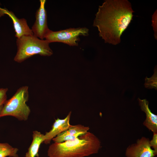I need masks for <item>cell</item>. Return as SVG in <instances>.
I'll return each instance as SVG.
<instances>
[{
  "instance_id": "6da1fadb",
  "label": "cell",
  "mask_w": 157,
  "mask_h": 157,
  "mask_svg": "<svg viewBox=\"0 0 157 157\" xmlns=\"http://www.w3.org/2000/svg\"><path fill=\"white\" fill-rule=\"evenodd\" d=\"M130 2L127 0H106L99 6L93 26L106 43L114 45L121 42L120 37L133 16Z\"/></svg>"
},
{
  "instance_id": "7a4b0ae2",
  "label": "cell",
  "mask_w": 157,
  "mask_h": 157,
  "mask_svg": "<svg viewBox=\"0 0 157 157\" xmlns=\"http://www.w3.org/2000/svg\"><path fill=\"white\" fill-rule=\"evenodd\" d=\"M101 147L98 138L88 132L75 139L52 144L47 154L49 157H84L97 153Z\"/></svg>"
},
{
  "instance_id": "3957f363",
  "label": "cell",
  "mask_w": 157,
  "mask_h": 157,
  "mask_svg": "<svg viewBox=\"0 0 157 157\" xmlns=\"http://www.w3.org/2000/svg\"><path fill=\"white\" fill-rule=\"evenodd\" d=\"M49 43L47 40L40 39L34 35H24L17 38V51L14 60L21 63L35 55L51 56L53 51Z\"/></svg>"
},
{
  "instance_id": "277c9868",
  "label": "cell",
  "mask_w": 157,
  "mask_h": 157,
  "mask_svg": "<svg viewBox=\"0 0 157 157\" xmlns=\"http://www.w3.org/2000/svg\"><path fill=\"white\" fill-rule=\"evenodd\" d=\"M28 98V86H24L19 88L3 105L0 117L10 116L20 121L27 120L31 112L30 108L26 104Z\"/></svg>"
},
{
  "instance_id": "5b68a950",
  "label": "cell",
  "mask_w": 157,
  "mask_h": 157,
  "mask_svg": "<svg viewBox=\"0 0 157 157\" xmlns=\"http://www.w3.org/2000/svg\"><path fill=\"white\" fill-rule=\"evenodd\" d=\"M89 31V29L85 27L69 28L55 31L50 30L44 38L50 43L57 42L70 46H77L79 36H87Z\"/></svg>"
},
{
  "instance_id": "8992f818",
  "label": "cell",
  "mask_w": 157,
  "mask_h": 157,
  "mask_svg": "<svg viewBox=\"0 0 157 157\" xmlns=\"http://www.w3.org/2000/svg\"><path fill=\"white\" fill-rule=\"evenodd\" d=\"M150 140L143 137L128 146L125 151L126 157H154L156 154L151 148Z\"/></svg>"
},
{
  "instance_id": "52a82bcc",
  "label": "cell",
  "mask_w": 157,
  "mask_h": 157,
  "mask_svg": "<svg viewBox=\"0 0 157 157\" xmlns=\"http://www.w3.org/2000/svg\"><path fill=\"white\" fill-rule=\"evenodd\" d=\"M40 6L35 14L36 19L31 30L33 35L39 38L44 40L50 29L47 23V15L45 8L46 0H40Z\"/></svg>"
},
{
  "instance_id": "ba28073f",
  "label": "cell",
  "mask_w": 157,
  "mask_h": 157,
  "mask_svg": "<svg viewBox=\"0 0 157 157\" xmlns=\"http://www.w3.org/2000/svg\"><path fill=\"white\" fill-rule=\"evenodd\" d=\"M5 15H8L13 21L15 33V36L17 38L24 35H33L25 19H19L12 11H9L6 8H2L0 7V17Z\"/></svg>"
},
{
  "instance_id": "9c48e42d",
  "label": "cell",
  "mask_w": 157,
  "mask_h": 157,
  "mask_svg": "<svg viewBox=\"0 0 157 157\" xmlns=\"http://www.w3.org/2000/svg\"><path fill=\"white\" fill-rule=\"evenodd\" d=\"M90 128L81 124L71 125L67 130L52 139L54 142L61 143L75 139L88 132Z\"/></svg>"
},
{
  "instance_id": "30bf717a",
  "label": "cell",
  "mask_w": 157,
  "mask_h": 157,
  "mask_svg": "<svg viewBox=\"0 0 157 157\" xmlns=\"http://www.w3.org/2000/svg\"><path fill=\"white\" fill-rule=\"evenodd\" d=\"M71 114L70 111L64 119L58 118L55 120L51 129L44 135L45 140L44 142L46 144H49L52 139L57 135L69 128L71 124L69 121Z\"/></svg>"
},
{
  "instance_id": "8fae6325",
  "label": "cell",
  "mask_w": 157,
  "mask_h": 157,
  "mask_svg": "<svg viewBox=\"0 0 157 157\" xmlns=\"http://www.w3.org/2000/svg\"><path fill=\"white\" fill-rule=\"evenodd\" d=\"M139 105L142 111L146 114L143 124L153 133H157V115L152 113L149 107V102L146 99L138 98Z\"/></svg>"
},
{
  "instance_id": "7c38bea8",
  "label": "cell",
  "mask_w": 157,
  "mask_h": 157,
  "mask_svg": "<svg viewBox=\"0 0 157 157\" xmlns=\"http://www.w3.org/2000/svg\"><path fill=\"white\" fill-rule=\"evenodd\" d=\"M45 138L44 135L37 131L33 132V140L26 153V157H38V152L40 145L44 142Z\"/></svg>"
},
{
  "instance_id": "4fadbf2b",
  "label": "cell",
  "mask_w": 157,
  "mask_h": 157,
  "mask_svg": "<svg viewBox=\"0 0 157 157\" xmlns=\"http://www.w3.org/2000/svg\"><path fill=\"white\" fill-rule=\"evenodd\" d=\"M18 149L6 143L0 142V157H18Z\"/></svg>"
},
{
  "instance_id": "5bb4252c",
  "label": "cell",
  "mask_w": 157,
  "mask_h": 157,
  "mask_svg": "<svg viewBox=\"0 0 157 157\" xmlns=\"http://www.w3.org/2000/svg\"><path fill=\"white\" fill-rule=\"evenodd\" d=\"M145 85L147 88H157V71H154V74L149 78H145Z\"/></svg>"
},
{
  "instance_id": "9a60e30c",
  "label": "cell",
  "mask_w": 157,
  "mask_h": 157,
  "mask_svg": "<svg viewBox=\"0 0 157 157\" xmlns=\"http://www.w3.org/2000/svg\"><path fill=\"white\" fill-rule=\"evenodd\" d=\"M7 88H0V106H3L7 100Z\"/></svg>"
},
{
  "instance_id": "2e32d148",
  "label": "cell",
  "mask_w": 157,
  "mask_h": 157,
  "mask_svg": "<svg viewBox=\"0 0 157 157\" xmlns=\"http://www.w3.org/2000/svg\"><path fill=\"white\" fill-rule=\"evenodd\" d=\"M157 10L155 11L152 16V26L154 31V37L156 40L157 38Z\"/></svg>"
},
{
  "instance_id": "e0dca14e",
  "label": "cell",
  "mask_w": 157,
  "mask_h": 157,
  "mask_svg": "<svg viewBox=\"0 0 157 157\" xmlns=\"http://www.w3.org/2000/svg\"><path fill=\"white\" fill-rule=\"evenodd\" d=\"M150 144L154 149L156 154H157V133H153L152 138L150 141Z\"/></svg>"
},
{
  "instance_id": "ac0fdd59",
  "label": "cell",
  "mask_w": 157,
  "mask_h": 157,
  "mask_svg": "<svg viewBox=\"0 0 157 157\" xmlns=\"http://www.w3.org/2000/svg\"><path fill=\"white\" fill-rule=\"evenodd\" d=\"M3 106V105L0 106V113L1 111V109H2V108Z\"/></svg>"
}]
</instances>
